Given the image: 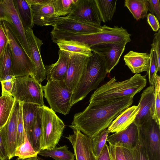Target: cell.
Listing matches in <instances>:
<instances>
[{"mask_svg": "<svg viewBox=\"0 0 160 160\" xmlns=\"http://www.w3.org/2000/svg\"><path fill=\"white\" fill-rule=\"evenodd\" d=\"M155 89V112L153 119L160 125V77L157 74L154 84Z\"/></svg>", "mask_w": 160, "mask_h": 160, "instance_id": "d590c367", "label": "cell"}, {"mask_svg": "<svg viewBox=\"0 0 160 160\" xmlns=\"http://www.w3.org/2000/svg\"><path fill=\"white\" fill-rule=\"evenodd\" d=\"M109 132L105 129L92 138V144L93 153L97 158L100 153L106 142Z\"/></svg>", "mask_w": 160, "mask_h": 160, "instance_id": "e575fe53", "label": "cell"}, {"mask_svg": "<svg viewBox=\"0 0 160 160\" xmlns=\"http://www.w3.org/2000/svg\"><path fill=\"white\" fill-rule=\"evenodd\" d=\"M147 17L148 22L152 30L155 32L158 31L160 28V25L157 18L151 13L147 14Z\"/></svg>", "mask_w": 160, "mask_h": 160, "instance_id": "ee69618b", "label": "cell"}, {"mask_svg": "<svg viewBox=\"0 0 160 160\" xmlns=\"http://www.w3.org/2000/svg\"><path fill=\"white\" fill-rule=\"evenodd\" d=\"M152 48L155 54L156 62V72L160 70V30L154 35L153 43L151 44Z\"/></svg>", "mask_w": 160, "mask_h": 160, "instance_id": "f35d334b", "label": "cell"}, {"mask_svg": "<svg viewBox=\"0 0 160 160\" xmlns=\"http://www.w3.org/2000/svg\"><path fill=\"white\" fill-rule=\"evenodd\" d=\"M52 0L40 4L30 6L33 16V23L40 26H49L55 16Z\"/></svg>", "mask_w": 160, "mask_h": 160, "instance_id": "44dd1931", "label": "cell"}, {"mask_svg": "<svg viewBox=\"0 0 160 160\" xmlns=\"http://www.w3.org/2000/svg\"><path fill=\"white\" fill-rule=\"evenodd\" d=\"M40 150L56 147L65 127L62 121L51 109L42 106Z\"/></svg>", "mask_w": 160, "mask_h": 160, "instance_id": "52a82bcc", "label": "cell"}, {"mask_svg": "<svg viewBox=\"0 0 160 160\" xmlns=\"http://www.w3.org/2000/svg\"><path fill=\"white\" fill-rule=\"evenodd\" d=\"M38 154L45 157H50L55 160H74V153L68 150V147L64 145L52 149L40 150Z\"/></svg>", "mask_w": 160, "mask_h": 160, "instance_id": "f1b7e54d", "label": "cell"}, {"mask_svg": "<svg viewBox=\"0 0 160 160\" xmlns=\"http://www.w3.org/2000/svg\"><path fill=\"white\" fill-rule=\"evenodd\" d=\"M9 75H13L12 52L9 44L0 56V82Z\"/></svg>", "mask_w": 160, "mask_h": 160, "instance_id": "4dcf8cb0", "label": "cell"}, {"mask_svg": "<svg viewBox=\"0 0 160 160\" xmlns=\"http://www.w3.org/2000/svg\"><path fill=\"white\" fill-rule=\"evenodd\" d=\"M15 101L12 95H2L0 96V129L8 120Z\"/></svg>", "mask_w": 160, "mask_h": 160, "instance_id": "1f68e13d", "label": "cell"}, {"mask_svg": "<svg viewBox=\"0 0 160 160\" xmlns=\"http://www.w3.org/2000/svg\"><path fill=\"white\" fill-rule=\"evenodd\" d=\"M16 77L12 75H7L1 81L2 85V95H12V92L15 80Z\"/></svg>", "mask_w": 160, "mask_h": 160, "instance_id": "ab89813d", "label": "cell"}, {"mask_svg": "<svg viewBox=\"0 0 160 160\" xmlns=\"http://www.w3.org/2000/svg\"><path fill=\"white\" fill-rule=\"evenodd\" d=\"M67 17L101 25V18L95 0H78Z\"/></svg>", "mask_w": 160, "mask_h": 160, "instance_id": "4fadbf2b", "label": "cell"}, {"mask_svg": "<svg viewBox=\"0 0 160 160\" xmlns=\"http://www.w3.org/2000/svg\"><path fill=\"white\" fill-rule=\"evenodd\" d=\"M42 106H39L38 107L36 117L30 134L29 142L34 150L38 152L40 150L43 110Z\"/></svg>", "mask_w": 160, "mask_h": 160, "instance_id": "4316f807", "label": "cell"}, {"mask_svg": "<svg viewBox=\"0 0 160 160\" xmlns=\"http://www.w3.org/2000/svg\"><path fill=\"white\" fill-rule=\"evenodd\" d=\"M108 73L104 60L93 52L88 58L84 71L73 92L71 106L84 99L91 91L97 88Z\"/></svg>", "mask_w": 160, "mask_h": 160, "instance_id": "3957f363", "label": "cell"}, {"mask_svg": "<svg viewBox=\"0 0 160 160\" xmlns=\"http://www.w3.org/2000/svg\"><path fill=\"white\" fill-rule=\"evenodd\" d=\"M15 9L25 30L34 26L32 11L26 0H13Z\"/></svg>", "mask_w": 160, "mask_h": 160, "instance_id": "cb8c5ba5", "label": "cell"}, {"mask_svg": "<svg viewBox=\"0 0 160 160\" xmlns=\"http://www.w3.org/2000/svg\"><path fill=\"white\" fill-rule=\"evenodd\" d=\"M78 0H52L56 17L68 15Z\"/></svg>", "mask_w": 160, "mask_h": 160, "instance_id": "d6a6232c", "label": "cell"}, {"mask_svg": "<svg viewBox=\"0 0 160 160\" xmlns=\"http://www.w3.org/2000/svg\"><path fill=\"white\" fill-rule=\"evenodd\" d=\"M110 157L108 146L106 143L97 160H108Z\"/></svg>", "mask_w": 160, "mask_h": 160, "instance_id": "f6af8a7d", "label": "cell"}, {"mask_svg": "<svg viewBox=\"0 0 160 160\" xmlns=\"http://www.w3.org/2000/svg\"><path fill=\"white\" fill-rule=\"evenodd\" d=\"M0 160H3L0 157Z\"/></svg>", "mask_w": 160, "mask_h": 160, "instance_id": "11a10c76", "label": "cell"}, {"mask_svg": "<svg viewBox=\"0 0 160 160\" xmlns=\"http://www.w3.org/2000/svg\"><path fill=\"white\" fill-rule=\"evenodd\" d=\"M17 160H34V158H31L24 159H17Z\"/></svg>", "mask_w": 160, "mask_h": 160, "instance_id": "816d5d0a", "label": "cell"}, {"mask_svg": "<svg viewBox=\"0 0 160 160\" xmlns=\"http://www.w3.org/2000/svg\"><path fill=\"white\" fill-rule=\"evenodd\" d=\"M8 39L12 58V72L15 77L30 75L34 78V65L17 40L9 23L4 21L0 22Z\"/></svg>", "mask_w": 160, "mask_h": 160, "instance_id": "5b68a950", "label": "cell"}, {"mask_svg": "<svg viewBox=\"0 0 160 160\" xmlns=\"http://www.w3.org/2000/svg\"><path fill=\"white\" fill-rule=\"evenodd\" d=\"M49 26L55 30L74 33L92 34L102 30L101 25L81 22L67 16L55 18Z\"/></svg>", "mask_w": 160, "mask_h": 160, "instance_id": "8fae6325", "label": "cell"}, {"mask_svg": "<svg viewBox=\"0 0 160 160\" xmlns=\"http://www.w3.org/2000/svg\"><path fill=\"white\" fill-rule=\"evenodd\" d=\"M108 148L111 160H116L115 156V146L109 144Z\"/></svg>", "mask_w": 160, "mask_h": 160, "instance_id": "f907efd6", "label": "cell"}, {"mask_svg": "<svg viewBox=\"0 0 160 160\" xmlns=\"http://www.w3.org/2000/svg\"><path fill=\"white\" fill-rule=\"evenodd\" d=\"M148 0H125L124 6L127 7L134 18L138 21L147 17L148 10Z\"/></svg>", "mask_w": 160, "mask_h": 160, "instance_id": "83f0119b", "label": "cell"}, {"mask_svg": "<svg viewBox=\"0 0 160 160\" xmlns=\"http://www.w3.org/2000/svg\"><path fill=\"white\" fill-rule=\"evenodd\" d=\"M21 103L24 130L27 138L29 142L30 133L36 117L37 108L38 107L40 106L32 103Z\"/></svg>", "mask_w": 160, "mask_h": 160, "instance_id": "d4e9b609", "label": "cell"}, {"mask_svg": "<svg viewBox=\"0 0 160 160\" xmlns=\"http://www.w3.org/2000/svg\"><path fill=\"white\" fill-rule=\"evenodd\" d=\"M123 58L125 65L132 72L138 73L148 72L150 62L149 53L130 51L124 56Z\"/></svg>", "mask_w": 160, "mask_h": 160, "instance_id": "7402d4cb", "label": "cell"}, {"mask_svg": "<svg viewBox=\"0 0 160 160\" xmlns=\"http://www.w3.org/2000/svg\"><path fill=\"white\" fill-rule=\"evenodd\" d=\"M0 157L3 160L8 159L7 154L0 134Z\"/></svg>", "mask_w": 160, "mask_h": 160, "instance_id": "7dc6e473", "label": "cell"}, {"mask_svg": "<svg viewBox=\"0 0 160 160\" xmlns=\"http://www.w3.org/2000/svg\"><path fill=\"white\" fill-rule=\"evenodd\" d=\"M132 152L134 160H149L146 151L139 141Z\"/></svg>", "mask_w": 160, "mask_h": 160, "instance_id": "60d3db41", "label": "cell"}, {"mask_svg": "<svg viewBox=\"0 0 160 160\" xmlns=\"http://www.w3.org/2000/svg\"><path fill=\"white\" fill-rule=\"evenodd\" d=\"M147 75L136 73L130 78L116 82L114 77L98 88L92 94L90 102H99L122 98H133L146 86Z\"/></svg>", "mask_w": 160, "mask_h": 160, "instance_id": "7a4b0ae2", "label": "cell"}, {"mask_svg": "<svg viewBox=\"0 0 160 160\" xmlns=\"http://www.w3.org/2000/svg\"><path fill=\"white\" fill-rule=\"evenodd\" d=\"M126 160H134L132 150L122 148Z\"/></svg>", "mask_w": 160, "mask_h": 160, "instance_id": "c3c4849f", "label": "cell"}, {"mask_svg": "<svg viewBox=\"0 0 160 160\" xmlns=\"http://www.w3.org/2000/svg\"><path fill=\"white\" fill-rule=\"evenodd\" d=\"M2 8L9 17L11 22L9 23L17 40L28 56L31 53L27 39L25 30L14 6L13 0H0Z\"/></svg>", "mask_w": 160, "mask_h": 160, "instance_id": "5bb4252c", "label": "cell"}, {"mask_svg": "<svg viewBox=\"0 0 160 160\" xmlns=\"http://www.w3.org/2000/svg\"><path fill=\"white\" fill-rule=\"evenodd\" d=\"M140 106L133 105L124 110L111 123L107 129L109 133L118 132L124 130L134 121Z\"/></svg>", "mask_w": 160, "mask_h": 160, "instance_id": "603a6c76", "label": "cell"}, {"mask_svg": "<svg viewBox=\"0 0 160 160\" xmlns=\"http://www.w3.org/2000/svg\"><path fill=\"white\" fill-rule=\"evenodd\" d=\"M44 97L51 109L55 113L64 115L68 114L72 107L71 105L72 94L63 80H51L43 86Z\"/></svg>", "mask_w": 160, "mask_h": 160, "instance_id": "8992f818", "label": "cell"}, {"mask_svg": "<svg viewBox=\"0 0 160 160\" xmlns=\"http://www.w3.org/2000/svg\"><path fill=\"white\" fill-rule=\"evenodd\" d=\"M106 141L114 146L132 150L139 141L138 126L133 122L124 130L108 137Z\"/></svg>", "mask_w": 160, "mask_h": 160, "instance_id": "ac0fdd59", "label": "cell"}, {"mask_svg": "<svg viewBox=\"0 0 160 160\" xmlns=\"http://www.w3.org/2000/svg\"><path fill=\"white\" fill-rule=\"evenodd\" d=\"M133 98L126 97L99 102H90L83 111L76 113L71 125L92 138L108 127L118 116L132 104Z\"/></svg>", "mask_w": 160, "mask_h": 160, "instance_id": "6da1fadb", "label": "cell"}, {"mask_svg": "<svg viewBox=\"0 0 160 160\" xmlns=\"http://www.w3.org/2000/svg\"><path fill=\"white\" fill-rule=\"evenodd\" d=\"M38 152H36L28 140L26 133L24 136V142L17 148L15 151L14 157L17 156L18 159H24L36 157Z\"/></svg>", "mask_w": 160, "mask_h": 160, "instance_id": "836d02e7", "label": "cell"}, {"mask_svg": "<svg viewBox=\"0 0 160 160\" xmlns=\"http://www.w3.org/2000/svg\"><path fill=\"white\" fill-rule=\"evenodd\" d=\"M25 133L22 117V103H20L17 130V148L24 142Z\"/></svg>", "mask_w": 160, "mask_h": 160, "instance_id": "74e56055", "label": "cell"}, {"mask_svg": "<svg viewBox=\"0 0 160 160\" xmlns=\"http://www.w3.org/2000/svg\"><path fill=\"white\" fill-rule=\"evenodd\" d=\"M30 6L33 4H40L48 2L49 0H26Z\"/></svg>", "mask_w": 160, "mask_h": 160, "instance_id": "681fc988", "label": "cell"}, {"mask_svg": "<svg viewBox=\"0 0 160 160\" xmlns=\"http://www.w3.org/2000/svg\"><path fill=\"white\" fill-rule=\"evenodd\" d=\"M139 141L149 160H160V125L152 118L138 126Z\"/></svg>", "mask_w": 160, "mask_h": 160, "instance_id": "9c48e42d", "label": "cell"}, {"mask_svg": "<svg viewBox=\"0 0 160 160\" xmlns=\"http://www.w3.org/2000/svg\"><path fill=\"white\" fill-rule=\"evenodd\" d=\"M25 30L30 50V58L35 67V73L34 78L41 84L46 78V70L41 54V47L43 42L35 35L32 29L29 28Z\"/></svg>", "mask_w": 160, "mask_h": 160, "instance_id": "9a60e30c", "label": "cell"}, {"mask_svg": "<svg viewBox=\"0 0 160 160\" xmlns=\"http://www.w3.org/2000/svg\"><path fill=\"white\" fill-rule=\"evenodd\" d=\"M138 104L140 109L133 122L139 126L150 119H153L155 112V89L150 86L142 92Z\"/></svg>", "mask_w": 160, "mask_h": 160, "instance_id": "d6986e66", "label": "cell"}, {"mask_svg": "<svg viewBox=\"0 0 160 160\" xmlns=\"http://www.w3.org/2000/svg\"><path fill=\"white\" fill-rule=\"evenodd\" d=\"M102 22L111 21L116 9L117 0H95Z\"/></svg>", "mask_w": 160, "mask_h": 160, "instance_id": "f546056e", "label": "cell"}, {"mask_svg": "<svg viewBox=\"0 0 160 160\" xmlns=\"http://www.w3.org/2000/svg\"><path fill=\"white\" fill-rule=\"evenodd\" d=\"M34 160H41L37 156L36 157H34Z\"/></svg>", "mask_w": 160, "mask_h": 160, "instance_id": "f5cc1de1", "label": "cell"}, {"mask_svg": "<svg viewBox=\"0 0 160 160\" xmlns=\"http://www.w3.org/2000/svg\"><path fill=\"white\" fill-rule=\"evenodd\" d=\"M20 107V103L15 100L8 120L0 129V134L8 160L14 157L17 148V130Z\"/></svg>", "mask_w": 160, "mask_h": 160, "instance_id": "30bf717a", "label": "cell"}, {"mask_svg": "<svg viewBox=\"0 0 160 160\" xmlns=\"http://www.w3.org/2000/svg\"><path fill=\"white\" fill-rule=\"evenodd\" d=\"M43 86L30 75L16 77L12 94L20 103L44 106Z\"/></svg>", "mask_w": 160, "mask_h": 160, "instance_id": "ba28073f", "label": "cell"}, {"mask_svg": "<svg viewBox=\"0 0 160 160\" xmlns=\"http://www.w3.org/2000/svg\"><path fill=\"white\" fill-rule=\"evenodd\" d=\"M9 44V41L5 30L0 24V56Z\"/></svg>", "mask_w": 160, "mask_h": 160, "instance_id": "7bdbcfd3", "label": "cell"}, {"mask_svg": "<svg viewBox=\"0 0 160 160\" xmlns=\"http://www.w3.org/2000/svg\"><path fill=\"white\" fill-rule=\"evenodd\" d=\"M66 138L73 147L76 160H97L92 148V139L78 129Z\"/></svg>", "mask_w": 160, "mask_h": 160, "instance_id": "e0dca14e", "label": "cell"}, {"mask_svg": "<svg viewBox=\"0 0 160 160\" xmlns=\"http://www.w3.org/2000/svg\"><path fill=\"white\" fill-rule=\"evenodd\" d=\"M150 62L149 69L147 73L148 75L149 82L150 86H154L156 72V57L154 51L151 48L150 53Z\"/></svg>", "mask_w": 160, "mask_h": 160, "instance_id": "8d00e7d4", "label": "cell"}, {"mask_svg": "<svg viewBox=\"0 0 160 160\" xmlns=\"http://www.w3.org/2000/svg\"><path fill=\"white\" fill-rule=\"evenodd\" d=\"M58 55L56 63L44 66L47 81L63 80L64 78L70 63V52L59 50Z\"/></svg>", "mask_w": 160, "mask_h": 160, "instance_id": "ffe728a7", "label": "cell"}, {"mask_svg": "<svg viewBox=\"0 0 160 160\" xmlns=\"http://www.w3.org/2000/svg\"><path fill=\"white\" fill-rule=\"evenodd\" d=\"M102 27L101 32L92 34L74 33L59 31L57 38L59 40L77 41L87 45L90 48L101 44L126 41L130 42L131 40V35L122 26H114L110 27L104 25Z\"/></svg>", "mask_w": 160, "mask_h": 160, "instance_id": "277c9868", "label": "cell"}, {"mask_svg": "<svg viewBox=\"0 0 160 160\" xmlns=\"http://www.w3.org/2000/svg\"><path fill=\"white\" fill-rule=\"evenodd\" d=\"M148 10L151 13L154 15L158 21L160 20V4L159 0H148Z\"/></svg>", "mask_w": 160, "mask_h": 160, "instance_id": "b9f144b4", "label": "cell"}, {"mask_svg": "<svg viewBox=\"0 0 160 160\" xmlns=\"http://www.w3.org/2000/svg\"><path fill=\"white\" fill-rule=\"evenodd\" d=\"M128 41L99 44L90 48L92 51L97 53L105 62L108 73L117 65L125 49Z\"/></svg>", "mask_w": 160, "mask_h": 160, "instance_id": "7c38bea8", "label": "cell"}, {"mask_svg": "<svg viewBox=\"0 0 160 160\" xmlns=\"http://www.w3.org/2000/svg\"><path fill=\"white\" fill-rule=\"evenodd\" d=\"M115 156L116 160H126L121 147L115 146Z\"/></svg>", "mask_w": 160, "mask_h": 160, "instance_id": "bcb514c9", "label": "cell"}, {"mask_svg": "<svg viewBox=\"0 0 160 160\" xmlns=\"http://www.w3.org/2000/svg\"><path fill=\"white\" fill-rule=\"evenodd\" d=\"M89 57L70 52L69 67L63 80L72 93L84 71Z\"/></svg>", "mask_w": 160, "mask_h": 160, "instance_id": "2e32d148", "label": "cell"}, {"mask_svg": "<svg viewBox=\"0 0 160 160\" xmlns=\"http://www.w3.org/2000/svg\"><path fill=\"white\" fill-rule=\"evenodd\" d=\"M108 160H111V158H110H110H109Z\"/></svg>", "mask_w": 160, "mask_h": 160, "instance_id": "db71d44e", "label": "cell"}, {"mask_svg": "<svg viewBox=\"0 0 160 160\" xmlns=\"http://www.w3.org/2000/svg\"><path fill=\"white\" fill-rule=\"evenodd\" d=\"M53 42L57 44L61 50L78 53L88 57L92 54L91 49L87 45L77 41L61 39Z\"/></svg>", "mask_w": 160, "mask_h": 160, "instance_id": "484cf974", "label": "cell"}]
</instances>
